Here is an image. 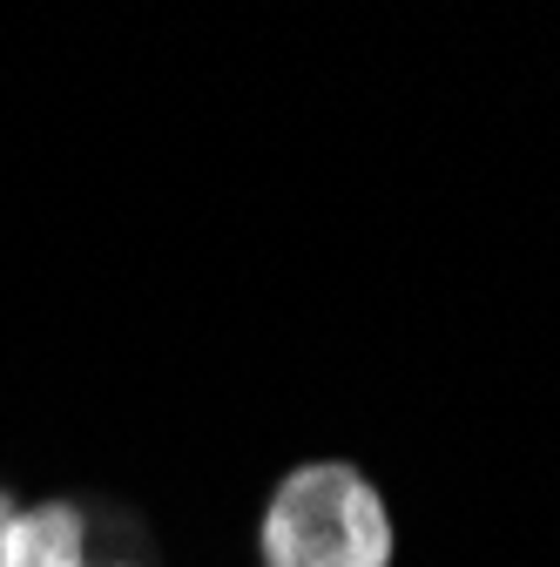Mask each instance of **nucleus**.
Wrapping results in <instances>:
<instances>
[{"label": "nucleus", "mask_w": 560, "mask_h": 567, "mask_svg": "<svg viewBox=\"0 0 560 567\" xmlns=\"http://www.w3.org/2000/svg\"><path fill=\"white\" fill-rule=\"evenodd\" d=\"M0 567H95L89 514L75 501H21L8 540H0ZM122 567H135V560H122Z\"/></svg>", "instance_id": "nucleus-2"}, {"label": "nucleus", "mask_w": 560, "mask_h": 567, "mask_svg": "<svg viewBox=\"0 0 560 567\" xmlns=\"http://www.w3.org/2000/svg\"><path fill=\"white\" fill-rule=\"evenodd\" d=\"M14 514H21V501H14V493H8V486H0V540H8V527H14Z\"/></svg>", "instance_id": "nucleus-3"}, {"label": "nucleus", "mask_w": 560, "mask_h": 567, "mask_svg": "<svg viewBox=\"0 0 560 567\" xmlns=\"http://www.w3.org/2000/svg\"><path fill=\"white\" fill-rule=\"evenodd\" d=\"M398 527L372 473L352 460H304L263 493L257 567H392Z\"/></svg>", "instance_id": "nucleus-1"}]
</instances>
